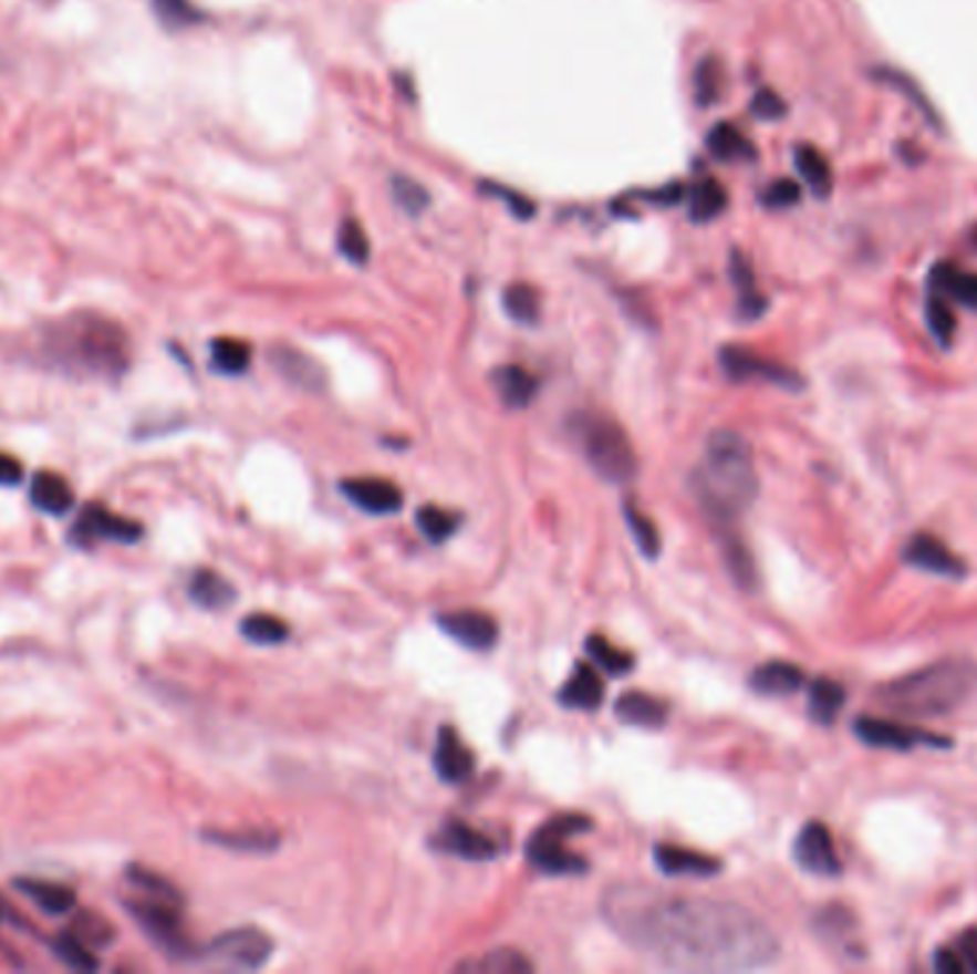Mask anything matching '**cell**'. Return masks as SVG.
I'll return each mask as SVG.
<instances>
[{
	"mask_svg": "<svg viewBox=\"0 0 977 974\" xmlns=\"http://www.w3.org/2000/svg\"><path fill=\"white\" fill-rule=\"evenodd\" d=\"M72 932H75L77 937H83V941L90 943V946L112 941V926L106 923V920L97 918V914H81Z\"/></svg>",
	"mask_w": 977,
	"mask_h": 974,
	"instance_id": "obj_51",
	"label": "cell"
},
{
	"mask_svg": "<svg viewBox=\"0 0 977 974\" xmlns=\"http://www.w3.org/2000/svg\"><path fill=\"white\" fill-rule=\"evenodd\" d=\"M729 204V195H726L724 184L715 180V177H704L697 180L695 189H692L689 198V218L695 224H709V220L720 218Z\"/></svg>",
	"mask_w": 977,
	"mask_h": 974,
	"instance_id": "obj_30",
	"label": "cell"
},
{
	"mask_svg": "<svg viewBox=\"0 0 977 974\" xmlns=\"http://www.w3.org/2000/svg\"><path fill=\"white\" fill-rule=\"evenodd\" d=\"M532 961L527 954L518 952V949H495V952H486L478 961L460 963L458 972L469 974H527L532 972Z\"/></svg>",
	"mask_w": 977,
	"mask_h": 974,
	"instance_id": "obj_31",
	"label": "cell"
},
{
	"mask_svg": "<svg viewBox=\"0 0 977 974\" xmlns=\"http://www.w3.org/2000/svg\"><path fill=\"white\" fill-rule=\"evenodd\" d=\"M720 535V546H724V560L729 566L731 578L738 583L740 589H755L758 587V569H755V558L752 552L746 549L744 540L738 538V531L735 529H724L718 531Z\"/></svg>",
	"mask_w": 977,
	"mask_h": 974,
	"instance_id": "obj_29",
	"label": "cell"
},
{
	"mask_svg": "<svg viewBox=\"0 0 977 974\" xmlns=\"http://www.w3.org/2000/svg\"><path fill=\"white\" fill-rule=\"evenodd\" d=\"M720 83H724V72H720V63L715 58H704L695 69V97L700 106H709L720 97Z\"/></svg>",
	"mask_w": 977,
	"mask_h": 974,
	"instance_id": "obj_48",
	"label": "cell"
},
{
	"mask_svg": "<svg viewBox=\"0 0 977 974\" xmlns=\"http://www.w3.org/2000/svg\"><path fill=\"white\" fill-rule=\"evenodd\" d=\"M144 535V526L135 524V520L124 518V515H115L106 506H86V509L77 515L75 526L69 531V540L77 546H90L97 540H117V543H135L137 538Z\"/></svg>",
	"mask_w": 977,
	"mask_h": 974,
	"instance_id": "obj_11",
	"label": "cell"
},
{
	"mask_svg": "<svg viewBox=\"0 0 977 974\" xmlns=\"http://www.w3.org/2000/svg\"><path fill=\"white\" fill-rule=\"evenodd\" d=\"M572 432L578 446L586 455L589 466L609 480V484H626L637 472V457L632 441L615 421L601 415H581L572 421Z\"/></svg>",
	"mask_w": 977,
	"mask_h": 974,
	"instance_id": "obj_5",
	"label": "cell"
},
{
	"mask_svg": "<svg viewBox=\"0 0 977 974\" xmlns=\"http://www.w3.org/2000/svg\"><path fill=\"white\" fill-rule=\"evenodd\" d=\"M843 703H846V688L832 677H818L809 686V715L814 723H823V726L834 723Z\"/></svg>",
	"mask_w": 977,
	"mask_h": 974,
	"instance_id": "obj_32",
	"label": "cell"
},
{
	"mask_svg": "<svg viewBox=\"0 0 977 974\" xmlns=\"http://www.w3.org/2000/svg\"><path fill=\"white\" fill-rule=\"evenodd\" d=\"M752 112L763 121H778V117L787 115V103L780 101V95H775L772 89H760L752 101Z\"/></svg>",
	"mask_w": 977,
	"mask_h": 974,
	"instance_id": "obj_54",
	"label": "cell"
},
{
	"mask_svg": "<svg viewBox=\"0 0 977 974\" xmlns=\"http://www.w3.org/2000/svg\"><path fill=\"white\" fill-rule=\"evenodd\" d=\"M52 952H55L58 961L66 963L69 968H75V972H95L101 966L97 961V954L92 952V946L83 937H77L75 932L61 934L52 941Z\"/></svg>",
	"mask_w": 977,
	"mask_h": 974,
	"instance_id": "obj_39",
	"label": "cell"
},
{
	"mask_svg": "<svg viewBox=\"0 0 977 974\" xmlns=\"http://www.w3.org/2000/svg\"><path fill=\"white\" fill-rule=\"evenodd\" d=\"M929 280L937 294H946V298L957 300L964 307L977 309V272H960L952 263H937L932 269Z\"/></svg>",
	"mask_w": 977,
	"mask_h": 974,
	"instance_id": "obj_27",
	"label": "cell"
},
{
	"mask_svg": "<svg viewBox=\"0 0 977 974\" xmlns=\"http://www.w3.org/2000/svg\"><path fill=\"white\" fill-rule=\"evenodd\" d=\"M269 358H272V366L294 386L306 388V392H323L326 388V375H323L321 363L312 361L309 354L298 352L292 346H274Z\"/></svg>",
	"mask_w": 977,
	"mask_h": 974,
	"instance_id": "obj_20",
	"label": "cell"
},
{
	"mask_svg": "<svg viewBox=\"0 0 977 974\" xmlns=\"http://www.w3.org/2000/svg\"><path fill=\"white\" fill-rule=\"evenodd\" d=\"M29 498L38 509L46 511V515H55V518H63L75 506V491L66 484V477L55 475V472H38L32 477Z\"/></svg>",
	"mask_w": 977,
	"mask_h": 974,
	"instance_id": "obj_24",
	"label": "cell"
},
{
	"mask_svg": "<svg viewBox=\"0 0 977 974\" xmlns=\"http://www.w3.org/2000/svg\"><path fill=\"white\" fill-rule=\"evenodd\" d=\"M758 472L744 435L731 429L711 432L704 460L692 472V491L706 518L718 531L735 529L738 518L758 498Z\"/></svg>",
	"mask_w": 977,
	"mask_h": 974,
	"instance_id": "obj_3",
	"label": "cell"
},
{
	"mask_svg": "<svg viewBox=\"0 0 977 974\" xmlns=\"http://www.w3.org/2000/svg\"><path fill=\"white\" fill-rule=\"evenodd\" d=\"M926 323H929L932 334H935V341L940 343V346H952V341H955L957 321H955V312H952L949 303H946L940 294L926 303Z\"/></svg>",
	"mask_w": 977,
	"mask_h": 974,
	"instance_id": "obj_49",
	"label": "cell"
},
{
	"mask_svg": "<svg viewBox=\"0 0 977 974\" xmlns=\"http://www.w3.org/2000/svg\"><path fill=\"white\" fill-rule=\"evenodd\" d=\"M392 198L406 215H420V211L429 209V191H426L424 184H417L412 177L406 175H395L392 177Z\"/></svg>",
	"mask_w": 977,
	"mask_h": 974,
	"instance_id": "obj_46",
	"label": "cell"
},
{
	"mask_svg": "<svg viewBox=\"0 0 977 974\" xmlns=\"http://www.w3.org/2000/svg\"><path fill=\"white\" fill-rule=\"evenodd\" d=\"M720 366L731 381H763L780 388H803V377L787 363H778L772 358L752 352L744 346L720 349Z\"/></svg>",
	"mask_w": 977,
	"mask_h": 974,
	"instance_id": "obj_10",
	"label": "cell"
},
{
	"mask_svg": "<svg viewBox=\"0 0 977 974\" xmlns=\"http://www.w3.org/2000/svg\"><path fill=\"white\" fill-rule=\"evenodd\" d=\"M43 366L63 375L117 381L129 369V338L124 327L97 312H75L52 321L38 334Z\"/></svg>",
	"mask_w": 977,
	"mask_h": 974,
	"instance_id": "obj_2",
	"label": "cell"
},
{
	"mask_svg": "<svg viewBox=\"0 0 977 974\" xmlns=\"http://www.w3.org/2000/svg\"><path fill=\"white\" fill-rule=\"evenodd\" d=\"M794 863L814 878H838L843 872L841 854L834 849L832 831L812 820L794 838Z\"/></svg>",
	"mask_w": 977,
	"mask_h": 974,
	"instance_id": "obj_12",
	"label": "cell"
},
{
	"mask_svg": "<svg viewBox=\"0 0 977 974\" xmlns=\"http://www.w3.org/2000/svg\"><path fill=\"white\" fill-rule=\"evenodd\" d=\"M495 388H498L500 401L509 406V410H527L532 397L538 395V381H534L532 372H527L523 366H500L495 369L492 375Z\"/></svg>",
	"mask_w": 977,
	"mask_h": 974,
	"instance_id": "obj_26",
	"label": "cell"
},
{
	"mask_svg": "<svg viewBox=\"0 0 977 974\" xmlns=\"http://www.w3.org/2000/svg\"><path fill=\"white\" fill-rule=\"evenodd\" d=\"M969 240H971V246H975V249H977V226H971V232H969Z\"/></svg>",
	"mask_w": 977,
	"mask_h": 974,
	"instance_id": "obj_57",
	"label": "cell"
},
{
	"mask_svg": "<svg viewBox=\"0 0 977 974\" xmlns=\"http://www.w3.org/2000/svg\"><path fill=\"white\" fill-rule=\"evenodd\" d=\"M460 515L458 511L440 509V506H424L417 509V529L424 531V538L429 543H444L449 540L455 531L460 529Z\"/></svg>",
	"mask_w": 977,
	"mask_h": 974,
	"instance_id": "obj_40",
	"label": "cell"
},
{
	"mask_svg": "<svg viewBox=\"0 0 977 974\" xmlns=\"http://www.w3.org/2000/svg\"><path fill=\"white\" fill-rule=\"evenodd\" d=\"M617 721L626 726H641V729H661L669 721V703L649 692H623L615 703Z\"/></svg>",
	"mask_w": 977,
	"mask_h": 974,
	"instance_id": "obj_19",
	"label": "cell"
},
{
	"mask_svg": "<svg viewBox=\"0 0 977 974\" xmlns=\"http://www.w3.org/2000/svg\"><path fill=\"white\" fill-rule=\"evenodd\" d=\"M124 906L137 920V926L144 929L146 937L155 946L164 949L169 957H175V961H191L198 954L195 952V943L186 934L184 920H180V903H169V900L141 894V898L124 900Z\"/></svg>",
	"mask_w": 977,
	"mask_h": 974,
	"instance_id": "obj_7",
	"label": "cell"
},
{
	"mask_svg": "<svg viewBox=\"0 0 977 974\" xmlns=\"http://www.w3.org/2000/svg\"><path fill=\"white\" fill-rule=\"evenodd\" d=\"M337 246H341L343 258L352 260V263H366L372 255V246L363 226L355 218H346L341 224V232H337Z\"/></svg>",
	"mask_w": 977,
	"mask_h": 974,
	"instance_id": "obj_47",
	"label": "cell"
},
{
	"mask_svg": "<svg viewBox=\"0 0 977 974\" xmlns=\"http://www.w3.org/2000/svg\"><path fill=\"white\" fill-rule=\"evenodd\" d=\"M484 189H486V191H492L495 198L503 200V204L509 206V211H512L515 218L529 220V218H534V211H538V209H534L532 200L527 198V195H518V191L506 189V186H498V184H484Z\"/></svg>",
	"mask_w": 977,
	"mask_h": 974,
	"instance_id": "obj_53",
	"label": "cell"
},
{
	"mask_svg": "<svg viewBox=\"0 0 977 974\" xmlns=\"http://www.w3.org/2000/svg\"><path fill=\"white\" fill-rule=\"evenodd\" d=\"M503 309L512 321L523 323V327H532L540 318V298L529 283H512V287L503 292Z\"/></svg>",
	"mask_w": 977,
	"mask_h": 974,
	"instance_id": "obj_43",
	"label": "cell"
},
{
	"mask_svg": "<svg viewBox=\"0 0 977 974\" xmlns=\"http://www.w3.org/2000/svg\"><path fill=\"white\" fill-rule=\"evenodd\" d=\"M126 880H129L132 889H137V892L146 894V898L169 900V903H184L180 892L169 883V880L160 878V874H155V872H149V869H144V866H129V869H126Z\"/></svg>",
	"mask_w": 977,
	"mask_h": 974,
	"instance_id": "obj_44",
	"label": "cell"
},
{
	"mask_svg": "<svg viewBox=\"0 0 977 974\" xmlns=\"http://www.w3.org/2000/svg\"><path fill=\"white\" fill-rule=\"evenodd\" d=\"M586 652L592 654V661L601 663L606 675H615V677L626 675V672H632V666H635L632 652L617 649L615 643H609L603 634H592V638H586Z\"/></svg>",
	"mask_w": 977,
	"mask_h": 974,
	"instance_id": "obj_42",
	"label": "cell"
},
{
	"mask_svg": "<svg viewBox=\"0 0 977 974\" xmlns=\"http://www.w3.org/2000/svg\"><path fill=\"white\" fill-rule=\"evenodd\" d=\"M592 829L586 815H558L547 820L527 843V860L543 874H581L586 872V860L567 849V838Z\"/></svg>",
	"mask_w": 977,
	"mask_h": 974,
	"instance_id": "obj_6",
	"label": "cell"
},
{
	"mask_svg": "<svg viewBox=\"0 0 977 974\" xmlns=\"http://www.w3.org/2000/svg\"><path fill=\"white\" fill-rule=\"evenodd\" d=\"M209 361H212V369L218 375L238 377L252 363V349H249V343L238 341V338H215L212 346H209Z\"/></svg>",
	"mask_w": 977,
	"mask_h": 974,
	"instance_id": "obj_33",
	"label": "cell"
},
{
	"mask_svg": "<svg viewBox=\"0 0 977 974\" xmlns=\"http://www.w3.org/2000/svg\"><path fill=\"white\" fill-rule=\"evenodd\" d=\"M814 926H818V932L823 934L827 941H832V937H841L843 949H849L846 937L852 934L854 923H852V918H849L846 909H841V906L823 909V912L818 914V920H814Z\"/></svg>",
	"mask_w": 977,
	"mask_h": 974,
	"instance_id": "obj_50",
	"label": "cell"
},
{
	"mask_svg": "<svg viewBox=\"0 0 977 974\" xmlns=\"http://www.w3.org/2000/svg\"><path fill=\"white\" fill-rule=\"evenodd\" d=\"M706 146L718 160H729V164L731 160H752L755 157V146L731 123H718L706 137Z\"/></svg>",
	"mask_w": 977,
	"mask_h": 974,
	"instance_id": "obj_35",
	"label": "cell"
},
{
	"mask_svg": "<svg viewBox=\"0 0 977 974\" xmlns=\"http://www.w3.org/2000/svg\"><path fill=\"white\" fill-rule=\"evenodd\" d=\"M798 200H800V186L794 184V180H787V177L769 184V189L763 191V204L769 206V209H789V206H794Z\"/></svg>",
	"mask_w": 977,
	"mask_h": 974,
	"instance_id": "obj_52",
	"label": "cell"
},
{
	"mask_svg": "<svg viewBox=\"0 0 977 974\" xmlns=\"http://www.w3.org/2000/svg\"><path fill=\"white\" fill-rule=\"evenodd\" d=\"M731 280H735V287L740 292V318H746V321L760 318L766 312V298L755 287L752 266L740 252L731 255Z\"/></svg>",
	"mask_w": 977,
	"mask_h": 974,
	"instance_id": "obj_34",
	"label": "cell"
},
{
	"mask_svg": "<svg viewBox=\"0 0 977 974\" xmlns=\"http://www.w3.org/2000/svg\"><path fill=\"white\" fill-rule=\"evenodd\" d=\"M558 703L567 708H581V712H592L603 703V681L597 677V672L589 663H578L572 669V675L567 677L561 688H558Z\"/></svg>",
	"mask_w": 977,
	"mask_h": 974,
	"instance_id": "obj_21",
	"label": "cell"
},
{
	"mask_svg": "<svg viewBox=\"0 0 977 974\" xmlns=\"http://www.w3.org/2000/svg\"><path fill=\"white\" fill-rule=\"evenodd\" d=\"M854 735L861 737L866 746H875V749H895V752H910V749H949V737H940L935 732H926L921 726H906V723L895 721H877V717H858L854 721Z\"/></svg>",
	"mask_w": 977,
	"mask_h": 974,
	"instance_id": "obj_9",
	"label": "cell"
},
{
	"mask_svg": "<svg viewBox=\"0 0 977 974\" xmlns=\"http://www.w3.org/2000/svg\"><path fill=\"white\" fill-rule=\"evenodd\" d=\"M952 949L964 963V972H977V929H966Z\"/></svg>",
	"mask_w": 977,
	"mask_h": 974,
	"instance_id": "obj_55",
	"label": "cell"
},
{
	"mask_svg": "<svg viewBox=\"0 0 977 974\" xmlns=\"http://www.w3.org/2000/svg\"><path fill=\"white\" fill-rule=\"evenodd\" d=\"M807 675H803V669H798L794 663H783V661H772V663H763L752 672L749 683L758 695L766 697H789L794 695L800 686H803Z\"/></svg>",
	"mask_w": 977,
	"mask_h": 974,
	"instance_id": "obj_23",
	"label": "cell"
},
{
	"mask_svg": "<svg viewBox=\"0 0 977 974\" xmlns=\"http://www.w3.org/2000/svg\"><path fill=\"white\" fill-rule=\"evenodd\" d=\"M189 598L198 603L200 609H209V612H220V609L232 607L238 592L224 574L212 572V569H198L189 580Z\"/></svg>",
	"mask_w": 977,
	"mask_h": 974,
	"instance_id": "obj_25",
	"label": "cell"
},
{
	"mask_svg": "<svg viewBox=\"0 0 977 974\" xmlns=\"http://www.w3.org/2000/svg\"><path fill=\"white\" fill-rule=\"evenodd\" d=\"M975 683L977 669L969 661H940L886 683L877 688V697L897 715L937 717L960 706Z\"/></svg>",
	"mask_w": 977,
	"mask_h": 974,
	"instance_id": "obj_4",
	"label": "cell"
},
{
	"mask_svg": "<svg viewBox=\"0 0 977 974\" xmlns=\"http://www.w3.org/2000/svg\"><path fill=\"white\" fill-rule=\"evenodd\" d=\"M655 863L663 874L669 878H711L724 869L720 858L684 849L675 843H657L655 846Z\"/></svg>",
	"mask_w": 977,
	"mask_h": 974,
	"instance_id": "obj_18",
	"label": "cell"
},
{
	"mask_svg": "<svg viewBox=\"0 0 977 974\" xmlns=\"http://www.w3.org/2000/svg\"><path fill=\"white\" fill-rule=\"evenodd\" d=\"M152 14L169 32H180V29H191L204 23V12L191 0H152Z\"/></svg>",
	"mask_w": 977,
	"mask_h": 974,
	"instance_id": "obj_38",
	"label": "cell"
},
{
	"mask_svg": "<svg viewBox=\"0 0 977 974\" xmlns=\"http://www.w3.org/2000/svg\"><path fill=\"white\" fill-rule=\"evenodd\" d=\"M601 914L632 949L675 972H746L780 954L772 929L726 900L617 883L603 892Z\"/></svg>",
	"mask_w": 977,
	"mask_h": 974,
	"instance_id": "obj_1",
	"label": "cell"
},
{
	"mask_svg": "<svg viewBox=\"0 0 977 974\" xmlns=\"http://www.w3.org/2000/svg\"><path fill=\"white\" fill-rule=\"evenodd\" d=\"M435 849L446 854H455V858L464 860H492L500 854V846L495 843V838H489L486 831H478L475 826L464 823V820H449L444 823V829L435 835Z\"/></svg>",
	"mask_w": 977,
	"mask_h": 974,
	"instance_id": "obj_15",
	"label": "cell"
},
{
	"mask_svg": "<svg viewBox=\"0 0 977 974\" xmlns=\"http://www.w3.org/2000/svg\"><path fill=\"white\" fill-rule=\"evenodd\" d=\"M903 560L910 566H915V569H921V572L937 574V578L955 580V578H964L966 572L964 560L957 558L944 540L935 538V535H923V531L921 535H915V538H910V543L903 549Z\"/></svg>",
	"mask_w": 977,
	"mask_h": 974,
	"instance_id": "obj_14",
	"label": "cell"
},
{
	"mask_svg": "<svg viewBox=\"0 0 977 974\" xmlns=\"http://www.w3.org/2000/svg\"><path fill=\"white\" fill-rule=\"evenodd\" d=\"M875 75L883 77L886 83H892V86H897L901 92H906V97H910V101H915V106L923 112V115H926V121H929L932 126H937V129H944V123H940V112H937L935 106H932V103L923 97V89L917 86L910 75H903L901 69H875Z\"/></svg>",
	"mask_w": 977,
	"mask_h": 974,
	"instance_id": "obj_45",
	"label": "cell"
},
{
	"mask_svg": "<svg viewBox=\"0 0 977 974\" xmlns=\"http://www.w3.org/2000/svg\"><path fill=\"white\" fill-rule=\"evenodd\" d=\"M204 840L215 846H224V849H232V852H252L263 854L278 849L281 838L274 831L263 829H238V831H220V829H206Z\"/></svg>",
	"mask_w": 977,
	"mask_h": 974,
	"instance_id": "obj_28",
	"label": "cell"
},
{
	"mask_svg": "<svg viewBox=\"0 0 977 974\" xmlns=\"http://www.w3.org/2000/svg\"><path fill=\"white\" fill-rule=\"evenodd\" d=\"M623 520H626V526H630L632 538H635V543H637V549L643 552V558L655 560L657 555H661V531H657L655 520H652L646 511L637 509L632 500H626V504H623Z\"/></svg>",
	"mask_w": 977,
	"mask_h": 974,
	"instance_id": "obj_37",
	"label": "cell"
},
{
	"mask_svg": "<svg viewBox=\"0 0 977 974\" xmlns=\"http://www.w3.org/2000/svg\"><path fill=\"white\" fill-rule=\"evenodd\" d=\"M341 491L366 515H395L404 506V495L392 480L383 477H352L343 480Z\"/></svg>",
	"mask_w": 977,
	"mask_h": 974,
	"instance_id": "obj_16",
	"label": "cell"
},
{
	"mask_svg": "<svg viewBox=\"0 0 977 974\" xmlns=\"http://www.w3.org/2000/svg\"><path fill=\"white\" fill-rule=\"evenodd\" d=\"M794 166H798L800 177L807 180V186L818 195H829L832 189V166H829L827 155L814 146L803 144L794 149Z\"/></svg>",
	"mask_w": 977,
	"mask_h": 974,
	"instance_id": "obj_36",
	"label": "cell"
},
{
	"mask_svg": "<svg viewBox=\"0 0 977 974\" xmlns=\"http://www.w3.org/2000/svg\"><path fill=\"white\" fill-rule=\"evenodd\" d=\"M23 480V464L18 457L0 452V486H18Z\"/></svg>",
	"mask_w": 977,
	"mask_h": 974,
	"instance_id": "obj_56",
	"label": "cell"
},
{
	"mask_svg": "<svg viewBox=\"0 0 977 974\" xmlns=\"http://www.w3.org/2000/svg\"><path fill=\"white\" fill-rule=\"evenodd\" d=\"M272 952H274V943L263 929L240 926L218 934V937L206 946L204 954L209 961L220 963V966L254 972V968L267 966Z\"/></svg>",
	"mask_w": 977,
	"mask_h": 974,
	"instance_id": "obj_8",
	"label": "cell"
},
{
	"mask_svg": "<svg viewBox=\"0 0 977 974\" xmlns=\"http://www.w3.org/2000/svg\"><path fill=\"white\" fill-rule=\"evenodd\" d=\"M14 889L21 894H27L34 906L46 914H66L77 906L75 889L69 885L55 883V880H34V878H18L14 880Z\"/></svg>",
	"mask_w": 977,
	"mask_h": 974,
	"instance_id": "obj_22",
	"label": "cell"
},
{
	"mask_svg": "<svg viewBox=\"0 0 977 974\" xmlns=\"http://www.w3.org/2000/svg\"><path fill=\"white\" fill-rule=\"evenodd\" d=\"M240 634H243L247 641L260 643V646H274V643L287 641L289 626L281 618H274V614L254 612L249 614V618H243V623H240Z\"/></svg>",
	"mask_w": 977,
	"mask_h": 974,
	"instance_id": "obj_41",
	"label": "cell"
},
{
	"mask_svg": "<svg viewBox=\"0 0 977 974\" xmlns=\"http://www.w3.org/2000/svg\"><path fill=\"white\" fill-rule=\"evenodd\" d=\"M438 626L449 634L460 646L475 649V652H489L498 643V620L492 614L478 612V609H458V612H444L438 618Z\"/></svg>",
	"mask_w": 977,
	"mask_h": 974,
	"instance_id": "obj_13",
	"label": "cell"
},
{
	"mask_svg": "<svg viewBox=\"0 0 977 974\" xmlns=\"http://www.w3.org/2000/svg\"><path fill=\"white\" fill-rule=\"evenodd\" d=\"M435 771L444 784L458 786L464 780H469L475 771V755L472 749L460 740L458 729L451 726H440L438 743H435Z\"/></svg>",
	"mask_w": 977,
	"mask_h": 974,
	"instance_id": "obj_17",
	"label": "cell"
}]
</instances>
